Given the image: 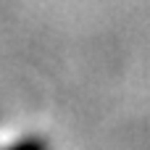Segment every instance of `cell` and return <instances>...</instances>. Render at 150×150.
Wrapping results in <instances>:
<instances>
[{
  "label": "cell",
  "instance_id": "cell-1",
  "mask_svg": "<svg viewBox=\"0 0 150 150\" xmlns=\"http://www.w3.org/2000/svg\"><path fill=\"white\" fill-rule=\"evenodd\" d=\"M3 150H47V148H45V142H40V140H21V142H16V145H11V148H3Z\"/></svg>",
  "mask_w": 150,
  "mask_h": 150
}]
</instances>
